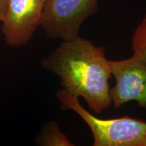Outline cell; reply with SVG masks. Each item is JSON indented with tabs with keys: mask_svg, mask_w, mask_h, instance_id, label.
<instances>
[{
	"mask_svg": "<svg viewBox=\"0 0 146 146\" xmlns=\"http://www.w3.org/2000/svg\"><path fill=\"white\" fill-rule=\"evenodd\" d=\"M36 143L42 146L74 145L55 121H49L43 125L36 138Z\"/></svg>",
	"mask_w": 146,
	"mask_h": 146,
	"instance_id": "6",
	"label": "cell"
},
{
	"mask_svg": "<svg viewBox=\"0 0 146 146\" xmlns=\"http://www.w3.org/2000/svg\"><path fill=\"white\" fill-rule=\"evenodd\" d=\"M47 0H9L6 15L1 24L5 44L10 47L27 45L39 27Z\"/></svg>",
	"mask_w": 146,
	"mask_h": 146,
	"instance_id": "5",
	"label": "cell"
},
{
	"mask_svg": "<svg viewBox=\"0 0 146 146\" xmlns=\"http://www.w3.org/2000/svg\"><path fill=\"white\" fill-rule=\"evenodd\" d=\"M111 73L116 84L110 90L112 102L116 108L129 102H137L146 110V64L133 56L119 61L108 60Z\"/></svg>",
	"mask_w": 146,
	"mask_h": 146,
	"instance_id": "4",
	"label": "cell"
},
{
	"mask_svg": "<svg viewBox=\"0 0 146 146\" xmlns=\"http://www.w3.org/2000/svg\"><path fill=\"white\" fill-rule=\"evenodd\" d=\"M104 47L83 38L64 41L42 60L41 66L60 78L66 92L83 98L91 110L98 114L110 107L108 60Z\"/></svg>",
	"mask_w": 146,
	"mask_h": 146,
	"instance_id": "1",
	"label": "cell"
},
{
	"mask_svg": "<svg viewBox=\"0 0 146 146\" xmlns=\"http://www.w3.org/2000/svg\"><path fill=\"white\" fill-rule=\"evenodd\" d=\"M9 0H0V25L6 15L8 8Z\"/></svg>",
	"mask_w": 146,
	"mask_h": 146,
	"instance_id": "8",
	"label": "cell"
},
{
	"mask_svg": "<svg viewBox=\"0 0 146 146\" xmlns=\"http://www.w3.org/2000/svg\"><path fill=\"white\" fill-rule=\"evenodd\" d=\"M56 98L64 110L77 114L88 125L94 136V146H146V122L123 116L100 119L82 106L78 98L60 89Z\"/></svg>",
	"mask_w": 146,
	"mask_h": 146,
	"instance_id": "2",
	"label": "cell"
},
{
	"mask_svg": "<svg viewBox=\"0 0 146 146\" xmlns=\"http://www.w3.org/2000/svg\"><path fill=\"white\" fill-rule=\"evenodd\" d=\"M99 0H47L39 27L47 37L70 41L79 37L82 24L98 11Z\"/></svg>",
	"mask_w": 146,
	"mask_h": 146,
	"instance_id": "3",
	"label": "cell"
},
{
	"mask_svg": "<svg viewBox=\"0 0 146 146\" xmlns=\"http://www.w3.org/2000/svg\"><path fill=\"white\" fill-rule=\"evenodd\" d=\"M131 45L133 55L146 64V13L133 33Z\"/></svg>",
	"mask_w": 146,
	"mask_h": 146,
	"instance_id": "7",
	"label": "cell"
}]
</instances>
